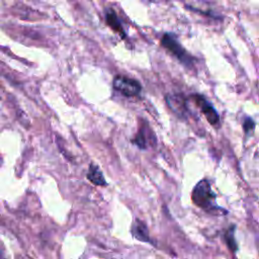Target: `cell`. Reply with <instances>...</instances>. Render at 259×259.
<instances>
[{"instance_id":"cell-1","label":"cell","mask_w":259,"mask_h":259,"mask_svg":"<svg viewBox=\"0 0 259 259\" xmlns=\"http://www.w3.org/2000/svg\"><path fill=\"white\" fill-rule=\"evenodd\" d=\"M191 199L195 205L204 211L213 214H227L228 210L217 204V194L212 191L209 182L206 179L200 180L193 188Z\"/></svg>"},{"instance_id":"cell-2","label":"cell","mask_w":259,"mask_h":259,"mask_svg":"<svg viewBox=\"0 0 259 259\" xmlns=\"http://www.w3.org/2000/svg\"><path fill=\"white\" fill-rule=\"evenodd\" d=\"M161 44L164 48L170 51L182 64L187 67L192 66L193 59L188 55V53L183 49V47L177 41L176 37L170 33H166L163 35L161 39Z\"/></svg>"},{"instance_id":"cell-3","label":"cell","mask_w":259,"mask_h":259,"mask_svg":"<svg viewBox=\"0 0 259 259\" xmlns=\"http://www.w3.org/2000/svg\"><path fill=\"white\" fill-rule=\"evenodd\" d=\"M113 88L125 96H134L141 91V85L137 80L120 75L114 77Z\"/></svg>"},{"instance_id":"cell-4","label":"cell","mask_w":259,"mask_h":259,"mask_svg":"<svg viewBox=\"0 0 259 259\" xmlns=\"http://www.w3.org/2000/svg\"><path fill=\"white\" fill-rule=\"evenodd\" d=\"M195 103L197 104V106L200 108V110L202 111V113L204 114V116L206 117L207 121L213 125H217L219 123V114L217 113L215 109L213 108V106L201 95L195 94L192 96Z\"/></svg>"},{"instance_id":"cell-5","label":"cell","mask_w":259,"mask_h":259,"mask_svg":"<svg viewBox=\"0 0 259 259\" xmlns=\"http://www.w3.org/2000/svg\"><path fill=\"white\" fill-rule=\"evenodd\" d=\"M132 234L139 241L152 243V240L150 239L149 235V230L146 224L139 219H136L132 225Z\"/></svg>"},{"instance_id":"cell-6","label":"cell","mask_w":259,"mask_h":259,"mask_svg":"<svg viewBox=\"0 0 259 259\" xmlns=\"http://www.w3.org/2000/svg\"><path fill=\"white\" fill-rule=\"evenodd\" d=\"M169 107L178 115H183L186 111L184 100L180 95H167L166 97Z\"/></svg>"},{"instance_id":"cell-7","label":"cell","mask_w":259,"mask_h":259,"mask_svg":"<svg viewBox=\"0 0 259 259\" xmlns=\"http://www.w3.org/2000/svg\"><path fill=\"white\" fill-rule=\"evenodd\" d=\"M87 178L90 182H92L95 185H106V181L104 179V176L101 172V170L96 166L95 164H91L87 173Z\"/></svg>"},{"instance_id":"cell-8","label":"cell","mask_w":259,"mask_h":259,"mask_svg":"<svg viewBox=\"0 0 259 259\" xmlns=\"http://www.w3.org/2000/svg\"><path fill=\"white\" fill-rule=\"evenodd\" d=\"M235 230H236V226L235 225H231L229 227V229L225 233L226 243H227L229 249L232 252H236L238 250V245H237L236 240H235Z\"/></svg>"},{"instance_id":"cell-9","label":"cell","mask_w":259,"mask_h":259,"mask_svg":"<svg viewBox=\"0 0 259 259\" xmlns=\"http://www.w3.org/2000/svg\"><path fill=\"white\" fill-rule=\"evenodd\" d=\"M106 22L114 31L122 32V27L120 25V22L116 16L115 12L112 9H109L106 12Z\"/></svg>"},{"instance_id":"cell-10","label":"cell","mask_w":259,"mask_h":259,"mask_svg":"<svg viewBox=\"0 0 259 259\" xmlns=\"http://www.w3.org/2000/svg\"><path fill=\"white\" fill-rule=\"evenodd\" d=\"M133 143L135 145H137L139 148L141 149H146L148 147V139H147V135H146V130L144 127H141L139 133L137 134V136L135 137V139L133 140Z\"/></svg>"},{"instance_id":"cell-11","label":"cell","mask_w":259,"mask_h":259,"mask_svg":"<svg viewBox=\"0 0 259 259\" xmlns=\"http://www.w3.org/2000/svg\"><path fill=\"white\" fill-rule=\"evenodd\" d=\"M243 127H244V131L247 135H250V133L253 132V130L255 128V122L254 120L251 118V117H246L244 119V122H243Z\"/></svg>"}]
</instances>
